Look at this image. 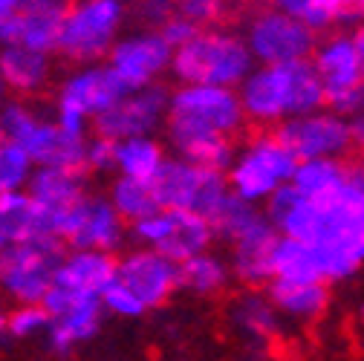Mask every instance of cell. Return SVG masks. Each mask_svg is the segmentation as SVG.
I'll return each instance as SVG.
<instances>
[{
	"label": "cell",
	"mask_w": 364,
	"mask_h": 361,
	"mask_svg": "<svg viewBox=\"0 0 364 361\" xmlns=\"http://www.w3.org/2000/svg\"><path fill=\"white\" fill-rule=\"evenodd\" d=\"M266 220L281 237H295L318 252L327 284L353 278L364 263V162L347 165L344 183L333 197L306 200L289 183L263 205Z\"/></svg>",
	"instance_id": "cell-1"
},
{
	"label": "cell",
	"mask_w": 364,
	"mask_h": 361,
	"mask_svg": "<svg viewBox=\"0 0 364 361\" xmlns=\"http://www.w3.org/2000/svg\"><path fill=\"white\" fill-rule=\"evenodd\" d=\"M246 122L260 130H275L292 116L324 107V87L309 58L287 64H255L237 84Z\"/></svg>",
	"instance_id": "cell-2"
},
{
	"label": "cell",
	"mask_w": 364,
	"mask_h": 361,
	"mask_svg": "<svg viewBox=\"0 0 364 361\" xmlns=\"http://www.w3.org/2000/svg\"><path fill=\"white\" fill-rule=\"evenodd\" d=\"M255 67V58L240 32L220 23L197 29L182 47L171 53L168 72L179 84H220L237 87Z\"/></svg>",
	"instance_id": "cell-3"
},
{
	"label": "cell",
	"mask_w": 364,
	"mask_h": 361,
	"mask_svg": "<svg viewBox=\"0 0 364 361\" xmlns=\"http://www.w3.org/2000/svg\"><path fill=\"white\" fill-rule=\"evenodd\" d=\"M0 124H4L6 139L26 151L32 165H50L67 171H84V148L87 136L67 133L58 122L32 104V99L6 102L0 110Z\"/></svg>",
	"instance_id": "cell-4"
},
{
	"label": "cell",
	"mask_w": 364,
	"mask_h": 361,
	"mask_svg": "<svg viewBox=\"0 0 364 361\" xmlns=\"http://www.w3.org/2000/svg\"><path fill=\"white\" fill-rule=\"evenodd\" d=\"M127 0H70L55 55L70 64H99L124 29Z\"/></svg>",
	"instance_id": "cell-5"
},
{
	"label": "cell",
	"mask_w": 364,
	"mask_h": 361,
	"mask_svg": "<svg viewBox=\"0 0 364 361\" xmlns=\"http://www.w3.org/2000/svg\"><path fill=\"white\" fill-rule=\"evenodd\" d=\"M298 159L284 148L275 130H260L235 148V156L225 168V183L232 194L263 205L281 185L292 179Z\"/></svg>",
	"instance_id": "cell-6"
},
{
	"label": "cell",
	"mask_w": 364,
	"mask_h": 361,
	"mask_svg": "<svg viewBox=\"0 0 364 361\" xmlns=\"http://www.w3.org/2000/svg\"><path fill=\"white\" fill-rule=\"evenodd\" d=\"M67 246L58 237H29L9 243L0 252V301L41 303L50 292L55 269Z\"/></svg>",
	"instance_id": "cell-7"
},
{
	"label": "cell",
	"mask_w": 364,
	"mask_h": 361,
	"mask_svg": "<svg viewBox=\"0 0 364 361\" xmlns=\"http://www.w3.org/2000/svg\"><path fill=\"white\" fill-rule=\"evenodd\" d=\"M122 93H124L122 81L110 72V67L105 61H99V64H75L55 84L53 119L67 133L87 136L93 119L99 113H105Z\"/></svg>",
	"instance_id": "cell-8"
},
{
	"label": "cell",
	"mask_w": 364,
	"mask_h": 361,
	"mask_svg": "<svg viewBox=\"0 0 364 361\" xmlns=\"http://www.w3.org/2000/svg\"><path fill=\"white\" fill-rule=\"evenodd\" d=\"M309 61L324 87V107L344 119L364 110V72L350 29L318 35Z\"/></svg>",
	"instance_id": "cell-9"
},
{
	"label": "cell",
	"mask_w": 364,
	"mask_h": 361,
	"mask_svg": "<svg viewBox=\"0 0 364 361\" xmlns=\"http://www.w3.org/2000/svg\"><path fill=\"white\" fill-rule=\"evenodd\" d=\"M151 191L159 208L194 211L211 220L232 188L223 171H208L179 156H165L159 171L151 176Z\"/></svg>",
	"instance_id": "cell-10"
},
{
	"label": "cell",
	"mask_w": 364,
	"mask_h": 361,
	"mask_svg": "<svg viewBox=\"0 0 364 361\" xmlns=\"http://www.w3.org/2000/svg\"><path fill=\"white\" fill-rule=\"evenodd\" d=\"M127 237L136 246L156 249L176 263L211 249V243L217 240L208 217L194 211H171V208H156L154 214L130 222Z\"/></svg>",
	"instance_id": "cell-11"
},
{
	"label": "cell",
	"mask_w": 364,
	"mask_h": 361,
	"mask_svg": "<svg viewBox=\"0 0 364 361\" xmlns=\"http://www.w3.org/2000/svg\"><path fill=\"white\" fill-rule=\"evenodd\" d=\"M176 122L200 124L225 136H237L249 124L240 107L237 87H220V84H176L168 93V116Z\"/></svg>",
	"instance_id": "cell-12"
},
{
	"label": "cell",
	"mask_w": 364,
	"mask_h": 361,
	"mask_svg": "<svg viewBox=\"0 0 364 361\" xmlns=\"http://www.w3.org/2000/svg\"><path fill=\"white\" fill-rule=\"evenodd\" d=\"M243 41L255 64H287L312 55L318 35L295 15L269 6L249 21Z\"/></svg>",
	"instance_id": "cell-13"
},
{
	"label": "cell",
	"mask_w": 364,
	"mask_h": 361,
	"mask_svg": "<svg viewBox=\"0 0 364 361\" xmlns=\"http://www.w3.org/2000/svg\"><path fill=\"white\" fill-rule=\"evenodd\" d=\"M284 148L301 159H344L350 151V119L318 107L304 116H292L275 127Z\"/></svg>",
	"instance_id": "cell-14"
},
{
	"label": "cell",
	"mask_w": 364,
	"mask_h": 361,
	"mask_svg": "<svg viewBox=\"0 0 364 361\" xmlns=\"http://www.w3.org/2000/svg\"><path fill=\"white\" fill-rule=\"evenodd\" d=\"M171 53L173 50L165 43L159 29L142 26L136 32H122L110 47L105 64L122 81L124 90H139L159 84V78L171 67Z\"/></svg>",
	"instance_id": "cell-15"
},
{
	"label": "cell",
	"mask_w": 364,
	"mask_h": 361,
	"mask_svg": "<svg viewBox=\"0 0 364 361\" xmlns=\"http://www.w3.org/2000/svg\"><path fill=\"white\" fill-rule=\"evenodd\" d=\"M168 116V93L159 84L124 90V93L93 119V133L107 136L113 142L130 139V136H156L165 127Z\"/></svg>",
	"instance_id": "cell-16"
},
{
	"label": "cell",
	"mask_w": 364,
	"mask_h": 361,
	"mask_svg": "<svg viewBox=\"0 0 364 361\" xmlns=\"http://www.w3.org/2000/svg\"><path fill=\"white\" fill-rule=\"evenodd\" d=\"M41 306L50 312V327L43 335H47L50 350L58 355H67L78 344L93 338L105 318L99 298H81V295H73L55 286H50Z\"/></svg>",
	"instance_id": "cell-17"
},
{
	"label": "cell",
	"mask_w": 364,
	"mask_h": 361,
	"mask_svg": "<svg viewBox=\"0 0 364 361\" xmlns=\"http://www.w3.org/2000/svg\"><path fill=\"white\" fill-rule=\"evenodd\" d=\"M58 240L70 249H96L116 254L127 240V222L116 214L107 197L87 194L61 222Z\"/></svg>",
	"instance_id": "cell-18"
},
{
	"label": "cell",
	"mask_w": 364,
	"mask_h": 361,
	"mask_svg": "<svg viewBox=\"0 0 364 361\" xmlns=\"http://www.w3.org/2000/svg\"><path fill=\"white\" fill-rule=\"evenodd\" d=\"M116 281L139 298L145 309H156L179 289V263L156 249L136 246L116 257Z\"/></svg>",
	"instance_id": "cell-19"
},
{
	"label": "cell",
	"mask_w": 364,
	"mask_h": 361,
	"mask_svg": "<svg viewBox=\"0 0 364 361\" xmlns=\"http://www.w3.org/2000/svg\"><path fill=\"white\" fill-rule=\"evenodd\" d=\"M23 191L43 214L53 237H58L67 214L90 194L84 171H67V168H50V165H38Z\"/></svg>",
	"instance_id": "cell-20"
},
{
	"label": "cell",
	"mask_w": 364,
	"mask_h": 361,
	"mask_svg": "<svg viewBox=\"0 0 364 361\" xmlns=\"http://www.w3.org/2000/svg\"><path fill=\"white\" fill-rule=\"evenodd\" d=\"M165 145L173 151V156L186 159L191 165L208 168V171H223L229 168L232 156H235V136H225V133L200 127V124H188V122H176V119H165Z\"/></svg>",
	"instance_id": "cell-21"
},
{
	"label": "cell",
	"mask_w": 364,
	"mask_h": 361,
	"mask_svg": "<svg viewBox=\"0 0 364 361\" xmlns=\"http://www.w3.org/2000/svg\"><path fill=\"white\" fill-rule=\"evenodd\" d=\"M113 278H116V254L96 249H70L61 254L53 286L81 298H99L102 289L113 284Z\"/></svg>",
	"instance_id": "cell-22"
},
{
	"label": "cell",
	"mask_w": 364,
	"mask_h": 361,
	"mask_svg": "<svg viewBox=\"0 0 364 361\" xmlns=\"http://www.w3.org/2000/svg\"><path fill=\"white\" fill-rule=\"evenodd\" d=\"M55 64L50 53H41L23 43L0 47V81L15 99H38L53 84Z\"/></svg>",
	"instance_id": "cell-23"
},
{
	"label": "cell",
	"mask_w": 364,
	"mask_h": 361,
	"mask_svg": "<svg viewBox=\"0 0 364 361\" xmlns=\"http://www.w3.org/2000/svg\"><path fill=\"white\" fill-rule=\"evenodd\" d=\"M278 237H281L278 229L263 214V220L255 229H249L246 235L229 243L232 246L229 269L243 286H266L272 281V252H275Z\"/></svg>",
	"instance_id": "cell-24"
},
{
	"label": "cell",
	"mask_w": 364,
	"mask_h": 361,
	"mask_svg": "<svg viewBox=\"0 0 364 361\" xmlns=\"http://www.w3.org/2000/svg\"><path fill=\"white\" fill-rule=\"evenodd\" d=\"M67 4L70 0H23L18 9V43L55 55Z\"/></svg>",
	"instance_id": "cell-25"
},
{
	"label": "cell",
	"mask_w": 364,
	"mask_h": 361,
	"mask_svg": "<svg viewBox=\"0 0 364 361\" xmlns=\"http://www.w3.org/2000/svg\"><path fill=\"white\" fill-rule=\"evenodd\" d=\"M266 298L284 318L309 321L327 309L330 289L324 281H278V278H272L266 284Z\"/></svg>",
	"instance_id": "cell-26"
},
{
	"label": "cell",
	"mask_w": 364,
	"mask_h": 361,
	"mask_svg": "<svg viewBox=\"0 0 364 361\" xmlns=\"http://www.w3.org/2000/svg\"><path fill=\"white\" fill-rule=\"evenodd\" d=\"M165 145L156 136H130L116 142V156H113V173L116 176H130V179H145L159 171L165 162Z\"/></svg>",
	"instance_id": "cell-27"
},
{
	"label": "cell",
	"mask_w": 364,
	"mask_h": 361,
	"mask_svg": "<svg viewBox=\"0 0 364 361\" xmlns=\"http://www.w3.org/2000/svg\"><path fill=\"white\" fill-rule=\"evenodd\" d=\"M229 278H232L229 260L220 257L211 249H205V252H200V254L179 263V289H186L191 295H200V298L223 292L225 284H229Z\"/></svg>",
	"instance_id": "cell-28"
},
{
	"label": "cell",
	"mask_w": 364,
	"mask_h": 361,
	"mask_svg": "<svg viewBox=\"0 0 364 361\" xmlns=\"http://www.w3.org/2000/svg\"><path fill=\"white\" fill-rule=\"evenodd\" d=\"M0 225H4L9 243L29 237H53L47 229V220H43V214L38 211V205L29 200L26 191L0 194Z\"/></svg>",
	"instance_id": "cell-29"
},
{
	"label": "cell",
	"mask_w": 364,
	"mask_h": 361,
	"mask_svg": "<svg viewBox=\"0 0 364 361\" xmlns=\"http://www.w3.org/2000/svg\"><path fill=\"white\" fill-rule=\"evenodd\" d=\"M344 173H347L344 159H301L292 171L289 185L306 200H324L341 188Z\"/></svg>",
	"instance_id": "cell-30"
},
{
	"label": "cell",
	"mask_w": 364,
	"mask_h": 361,
	"mask_svg": "<svg viewBox=\"0 0 364 361\" xmlns=\"http://www.w3.org/2000/svg\"><path fill=\"white\" fill-rule=\"evenodd\" d=\"M272 278H278V281H324L318 252L304 240L278 237L275 252H272Z\"/></svg>",
	"instance_id": "cell-31"
},
{
	"label": "cell",
	"mask_w": 364,
	"mask_h": 361,
	"mask_svg": "<svg viewBox=\"0 0 364 361\" xmlns=\"http://www.w3.org/2000/svg\"><path fill=\"white\" fill-rule=\"evenodd\" d=\"M232 321L249 338L269 341V338H275L278 330H281V312L272 306L266 292L263 295L260 292H246L232 306Z\"/></svg>",
	"instance_id": "cell-32"
},
{
	"label": "cell",
	"mask_w": 364,
	"mask_h": 361,
	"mask_svg": "<svg viewBox=\"0 0 364 361\" xmlns=\"http://www.w3.org/2000/svg\"><path fill=\"white\" fill-rule=\"evenodd\" d=\"M295 18H301L315 35L353 29L358 21H364L355 0H304Z\"/></svg>",
	"instance_id": "cell-33"
},
{
	"label": "cell",
	"mask_w": 364,
	"mask_h": 361,
	"mask_svg": "<svg viewBox=\"0 0 364 361\" xmlns=\"http://www.w3.org/2000/svg\"><path fill=\"white\" fill-rule=\"evenodd\" d=\"M260 220H263V208L257 203H249V200H243V197L229 191V197L220 203V208L211 217V229H214L217 240L232 243L240 235H246L249 229H255Z\"/></svg>",
	"instance_id": "cell-34"
},
{
	"label": "cell",
	"mask_w": 364,
	"mask_h": 361,
	"mask_svg": "<svg viewBox=\"0 0 364 361\" xmlns=\"http://www.w3.org/2000/svg\"><path fill=\"white\" fill-rule=\"evenodd\" d=\"M107 203L116 208V214L127 225L154 214L159 208L156 197L151 191V183H145V179H130V176H116L113 179V185L107 191Z\"/></svg>",
	"instance_id": "cell-35"
},
{
	"label": "cell",
	"mask_w": 364,
	"mask_h": 361,
	"mask_svg": "<svg viewBox=\"0 0 364 361\" xmlns=\"http://www.w3.org/2000/svg\"><path fill=\"white\" fill-rule=\"evenodd\" d=\"M47 327H50V312L41 303H15L4 315V333L18 341L38 338L47 333Z\"/></svg>",
	"instance_id": "cell-36"
},
{
	"label": "cell",
	"mask_w": 364,
	"mask_h": 361,
	"mask_svg": "<svg viewBox=\"0 0 364 361\" xmlns=\"http://www.w3.org/2000/svg\"><path fill=\"white\" fill-rule=\"evenodd\" d=\"M32 171H35V165L23 148H18L9 139L0 142V194L23 191Z\"/></svg>",
	"instance_id": "cell-37"
},
{
	"label": "cell",
	"mask_w": 364,
	"mask_h": 361,
	"mask_svg": "<svg viewBox=\"0 0 364 361\" xmlns=\"http://www.w3.org/2000/svg\"><path fill=\"white\" fill-rule=\"evenodd\" d=\"M99 306H102V312L116 315V318H139V315L148 312L145 303L136 298L124 284H119L116 278H113L110 286L102 289V295H99Z\"/></svg>",
	"instance_id": "cell-38"
},
{
	"label": "cell",
	"mask_w": 364,
	"mask_h": 361,
	"mask_svg": "<svg viewBox=\"0 0 364 361\" xmlns=\"http://www.w3.org/2000/svg\"><path fill=\"white\" fill-rule=\"evenodd\" d=\"M173 6H176V15L191 21L197 29L214 26L225 15V0H173Z\"/></svg>",
	"instance_id": "cell-39"
},
{
	"label": "cell",
	"mask_w": 364,
	"mask_h": 361,
	"mask_svg": "<svg viewBox=\"0 0 364 361\" xmlns=\"http://www.w3.org/2000/svg\"><path fill=\"white\" fill-rule=\"evenodd\" d=\"M113 156H116V142L107 136H87V148H84V171L93 173H110L113 171Z\"/></svg>",
	"instance_id": "cell-40"
},
{
	"label": "cell",
	"mask_w": 364,
	"mask_h": 361,
	"mask_svg": "<svg viewBox=\"0 0 364 361\" xmlns=\"http://www.w3.org/2000/svg\"><path fill=\"white\" fill-rule=\"evenodd\" d=\"M133 12H136V18H139L145 26L159 29L176 12V6H173V0H136Z\"/></svg>",
	"instance_id": "cell-41"
},
{
	"label": "cell",
	"mask_w": 364,
	"mask_h": 361,
	"mask_svg": "<svg viewBox=\"0 0 364 361\" xmlns=\"http://www.w3.org/2000/svg\"><path fill=\"white\" fill-rule=\"evenodd\" d=\"M197 32V26L191 23V21H186V18H182V15H171L162 26H159V35L165 38V43H168V47L171 50H176V47H182V43H186L191 35Z\"/></svg>",
	"instance_id": "cell-42"
},
{
	"label": "cell",
	"mask_w": 364,
	"mask_h": 361,
	"mask_svg": "<svg viewBox=\"0 0 364 361\" xmlns=\"http://www.w3.org/2000/svg\"><path fill=\"white\" fill-rule=\"evenodd\" d=\"M350 151H358L364 156V110L350 116Z\"/></svg>",
	"instance_id": "cell-43"
},
{
	"label": "cell",
	"mask_w": 364,
	"mask_h": 361,
	"mask_svg": "<svg viewBox=\"0 0 364 361\" xmlns=\"http://www.w3.org/2000/svg\"><path fill=\"white\" fill-rule=\"evenodd\" d=\"M350 35H353L355 53H358V61H361V72H364V21H358V23L350 29Z\"/></svg>",
	"instance_id": "cell-44"
},
{
	"label": "cell",
	"mask_w": 364,
	"mask_h": 361,
	"mask_svg": "<svg viewBox=\"0 0 364 361\" xmlns=\"http://www.w3.org/2000/svg\"><path fill=\"white\" fill-rule=\"evenodd\" d=\"M21 9V0H0V18H6Z\"/></svg>",
	"instance_id": "cell-45"
},
{
	"label": "cell",
	"mask_w": 364,
	"mask_h": 361,
	"mask_svg": "<svg viewBox=\"0 0 364 361\" xmlns=\"http://www.w3.org/2000/svg\"><path fill=\"white\" fill-rule=\"evenodd\" d=\"M9 102V93H6V87H4V81H0V110H4V104Z\"/></svg>",
	"instance_id": "cell-46"
},
{
	"label": "cell",
	"mask_w": 364,
	"mask_h": 361,
	"mask_svg": "<svg viewBox=\"0 0 364 361\" xmlns=\"http://www.w3.org/2000/svg\"><path fill=\"white\" fill-rule=\"evenodd\" d=\"M9 246V237H6V232H4V225H0V252H4Z\"/></svg>",
	"instance_id": "cell-47"
},
{
	"label": "cell",
	"mask_w": 364,
	"mask_h": 361,
	"mask_svg": "<svg viewBox=\"0 0 364 361\" xmlns=\"http://www.w3.org/2000/svg\"><path fill=\"white\" fill-rule=\"evenodd\" d=\"M4 315H6V306H4V301H0V333H4Z\"/></svg>",
	"instance_id": "cell-48"
},
{
	"label": "cell",
	"mask_w": 364,
	"mask_h": 361,
	"mask_svg": "<svg viewBox=\"0 0 364 361\" xmlns=\"http://www.w3.org/2000/svg\"><path fill=\"white\" fill-rule=\"evenodd\" d=\"M355 4H358V9H361V18H364V0H355Z\"/></svg>",
	"instance_id": "cell-49"
},
{
	"label": "cell",
	"mask_w": 364,
	"mask_h": 361,
	"mask_svg": "<svg viewBox=\"0 0 364 361\" xmlns=\"http://www.w3.org/2000/svg\"><path fill=\"white\" fill-rule=\"evenodd\" d=\"M6 139V133H4V124H0V142H4Z\"/></svg>",
	"instance_id": "cell-50"
},
{
	"label": "cell",
	"mask_w": 364,
	"mask_h": 361,
	"mask_svg": "<svg viewBox=\"0 0 364 361\" xmlns=\"http://www.w3.org/2000/svg\"><path fill=\"white\" fill-rule=\"evenodd\" d=\"M361 321H364V303H361Z\"/></svg>",
	"instance_id": "cell-51"
}]
</instances>
